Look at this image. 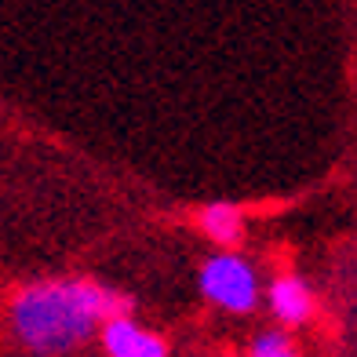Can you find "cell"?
I'll list each match as a JSON object with an SVG mask.
<instances>
[{
  "label": "cell",
  "instance_id": "1",
  "mask_svg": "<svg viewBox=\"0 0 357 357\" xmlns=\"http://www.w3.org/2000/svg\"><path fill=\"white\" fill-rule=\"evenodd\" d=\"M128 314V296L99 281L66 278L37 281L22 288L11 303V328L26 350L40 357L70 354L102 332L113 317Z\"/></svg>",
  "mask_w": 357,
  "mask_h": 357
},
{
  "label": "cell",
  "instance_id": "2",
  "mask_svg": "<svg viewBox=\"0 0 357 357\" xmlns=\"http://www.w3.org/2000/svg\"><path fill=\"white\" fill-rule=\"evenodd\" d=\"M201 291L208 303L222 306V310L248 314L259 303V278L248 259H241L237 252H222L201 266Z\"/></svg>",
  "mask_w": 357,
  "mask_h": 357
},
{
  "label": "cell",
  "instance_id": "3",
  "mask_svg": "<svg viewBox=\"0 0 357 357\" xmlns=\"http://www.w3.org/2000/svg\"><path fill=\"white\" fill-rule=\"evenodd\" d=\"M99 335H102V347H106L109 357H168L165 339L150 328H142V324L128 314L113 317Z\"/></svg>",
  "mask_w": 357,
  "mask_h": 357
},
{
  "label": "cell",
  "instance_id": "4",
  "mask_svg": "<svg viewBox=\"0 0 357 357\" xmlns=\"http://www.w3.org/2000/svg\"><path fill=\"white\" fill-rule=\"evenodd\" d=\"M266 299H270L273 317H278L281 324H303L314 314V291L306 288V281L296 278V273H284V278L273 281Z\"/></svg>",
  "mask_w": 357,
  "mask_h": 357
},
{
  "label": "cell",
  "instance_id": "5",
  "mask_svg": "<svg viewBox=\"0 0 357 357\" xmlns=\"http://www.w3.org/2000/svg\"><path fill=\"white\" fill-rule=\"evenodd\" d=\"M201 230L222 248H234L241 237H245V219H241V208L215 201L201 212Z\"/></svg>",
  "mask_w": 357,
  "mask_h": 357
},
{
  "label": "cell",
  "instance_id": "6",
  "mask_svg": "<svg viewBox=\"0 0 357 357\" xmlns=\"http://www.w3.org/2000/svg\"><path fill=\"white\" fill-rule=\"evenodd\" d=\"M252 357H299V354L284 332H259L252 343Z\"/></svg>",
  "mask_w": 357,
  "mask_h": 357
}]
</instances>
